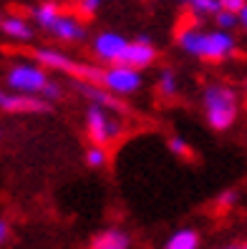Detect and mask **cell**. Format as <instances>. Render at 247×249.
<instances>
[{
  "mask_svg": "<svg viewBox=\"0 0 247 249\" xmlns=\"http://www.w3.org/2000/svg\"><path fill=\"white\" fill-rule=\"evenodd\" d=\"M235 249H247V239H245V242H237V244H235Z\"/></svg>",
  "mask_w": 247,
  "mask_h": 249,
  "instance_id": "obj_27",
  "label": "cell"
},
{
  "mask_svg": "<svg viewBox=\"0 0 247 249\" xmlns=\"http://www.w3.org/2000/svg\"><path fill=\"white\" fill-rule=\"evenodd\" d=\"M245 93H247V78H245Z\"/></svg>",
  "mask_w": 247,
  "mask_h": 249,
  "instance_id": "obj_30",
  "label": "cell"
},
{
  "mask_svg": "<svg viewBox=\"0 0 247 249\" xmlns=\"http://www.w3.org/2000/svg\"><path fill=\"white\" fill-rule=\"evenodd\" d=\"M83 161L89 169H104L109 164V149L106 146H98V143H91L89 149L83 151Z\"/></svg>",
  "mask_w": 247,
  "mask_h": 249,
  "instance_id": "obj_18",
  "label": "cell"
},
{
  "mask_svg": "<svg viewBox=\"0 0 247 249\" xmlns=\"http://www.w3.org/2000/svg\"><path fill=\"white\" fill-rule=\"evenodd\" d=\"M156 58H159V51L154 46V40L149 36H136V38H132V43H129L124 66H132L136 71H144V68L154 66Z\"/></svg>",
  "mask_w": 247,
  "mask_h": 249,
  "instance_id": "obj_10",
  "label": "cell"
},
{
  "mask_svg": "<svg viewBox=\"0 0 247 249\" xmlns=\"http://www.w3.org/2000/svg\"><path fill=\"white\" fill-rule=\"evenodd\" d=\"M202 111H205V121L212 131H220V134L229 131L240 113V93L229 83L212 81L202 91Z\"/></svg>",
  "mask_w": 247,
  "mask_h": 249,
  "instance_id": "obj_2",
  "label": "cell"
},
{
  "mask_svg": "<svg viewBox=\"0 0 247 249\" xmlns=\"http://www.w3.org/2000/svg\"><path fill=\"white\" fill-rule=\"evenodd\" d=\"M63 86L61 83H58V81H48V86H46V89H43V93H40V98H46L48 101V104H53V101H61L63 98Z\"/></svg>",
  "mask_w": 247,
  "mask_h": 249,
  "instance_id": "obj_22",
  "label": "cell"
},
{
  "mask_svg": "<svg viewBox=\"0 0 247 249\" xmlns=\"http://www.w3.org/2000/svg\"><path fill=\"white\" fill-rule=\"evenodd\" d=\"M124 128H126V124L119 119L116 111L89 104V108H86V134H89L91 143L106 146V143L119 139L124 134Z\"/></svg>",
  "mask_w": 247,
  "mask_h": 249,
  "instance_id": "obj_4",
  "label": "cell"
},
{
  "mask_svg": "<svg viewBox=\"0 0 247 249\" xmlns=\"http://www.w3.org/2000/svg\"><path fill=\"white\" fill-rule=\"evenodd\" d=\"M199 244H202L199 231L192 227H184V229H177L164 242V249H199Z\"/></svg>",
  "mask_w": 247,
  "mask_h": 249,
  "instance_id": "obj_15",
  "label": "cell"
},
{
  "mask_svg": "<svg viewBox=\"0 0 247 249\" xmlns=\"http://www.w3.org/2000/svg\"><path fill=\"white\" fill-rule=\"evenodd\" d=\"M184 8H190L194 18H214L222 10L220 0H182Z\"/></svg>",
  "mask_w": 247,
  "mask_h": 249,
  "instance_id": "obj_17",
  "label": "cell"
},
{
  "mask_svg": "<svg viewBox=\"0 0 247 249\" xmlns=\"http://www.w3.org/2000/svg\"><path fill=\"white\" fill-rule=\"evenodd\" d=\"M61 13H63V8H61L58 0H43V3H38L33 8V23L40 28V31H48Z\"/></svg>",
  "mask_w": 247,
  "mask_h": 249,
  "instance_id": "obj_14",
  "label": "cell"
},
{
  "mask_svg": "<svg viewBox=\"0 0 247 249\" xmlns=\"http://www.w3.org/2000/svg\"><path fill=\"white\" fill-rule=\"evenodd\" d=\"M46 33H51L56 40H61V43H83L86 36H89V31H86V25L78 16H74V13H61L53 25L48 28Z\"/></svg>",
  "mask_w": 247,
  "mask_h": 249,
  "instance_id": "obj_9",
  "label": "cell"
},
{
  "mask_svg": "<svg viewBox=\"0 0 247 249\" xmlns=\"http://www.w3.org/2000/svg\"><path fill=\"white\" fill-rule=\"evenodd\" d=\"M101 3H104V0H78L76 8H78L81 16H94V13H98Z\"/></svg>",
  "mask_w": 247,
  "mask_h": 249,
  "instance_id": "obj_23",
  "label": "cell"
},
{
  "mask_svg": "<svg viewBox=\"0 0 247 249\" xmlns=\"http://www.w3.org/2000/svg\"><path fill=\"white\" fill-rule=\"evenodd\" d=\"M36 63L43 66L46 71H58V73H66L71 78H78V81H91L96 83L101 76V68L98 66H89V63H81L76 58H71L68 53L58 51V48H36L33 53Z\"/></svg>",
  "mask_w": 247,
  "mask_h": 249,
  "instance_id": "obj_3",
  "label": "cell"
},
{
  "mask_svg": "<svg viewBox=\"0 0 247 249\" xmlns=\"http://www.w3.org/2000/svg\"><path fill=\"white\" fill-rule=\"evenodd\" d=\"M129 247H132V237L116 227H109L104 231L94 234L89 242V249H129Z\"/></svg>",
  "mask_w": 247,
  "mask_h": 249,
  "instance_id": "obj_12",
  "label": "cell"
},
{
  "mask_svg": "<svg viewBox=\"0 0 247 249\" xmlns=\"http://www.w3.org/2000/svg\"><path fill=\"white\" fill-rule=\"evenodd\" d=\"M0 23H3V16H0Z\"/></svg>",
  "mask_w": 247,
  "mask_h": 249,
  "instance_id": "obj_31",
  "label": "cell"
},
{
  "mask_svg": "<svg viewBox=\"0 0 247 249\" xmlns=\"http://www.w3.org/2000/svg\"><path fill=\"white\" fill-rule=\"evenodd\" d=\"M0 31H3L10 40H18V43L33 40V23L23 16H3Z\"/></svg>",
  "mask_w": 247,
  "mask_h": 249,
  "instance_id": "obj_13",
  "label": "cell"
},
{
  "mask_svg": "<svg viewBox=\"0 0 247 249\" xmlns=\"http://www.w3.org/2000/svg\"><path fill=\"white\" fill-rule=\"evenodd\" d=\"M0 111H5V113H46V111H51V104L40 96H28V93L0 89Z\"/></svg>",
  "mask_w": 247,
  "mask_h": 249,
  "instance_id": "obj_8",
  "label": "cell"
},
{
  "mask_svg": "<svg viewBox=\"0 0 247 249\" xmlns=\"http://www.w3.org/2000/svg\"><path fill=\"white\" fill-rule=\"evenodd\" d=\"M132 38H126L116 31H101L91 38V55L104 66H124Z\"/></svg>",
  "mask_w": 247,
  "mask_h": 249,
  "instance_id": "obj_7",
  "label": "cell"
},
{
  "mask_svg": "<svg viewBox=\"0 0 247 249\" xmlns=\"http://www.w3.org/2000/svg\"><path fill=\"white\" fill-rule=\"evenodd\" d=\"M96 83L104 86V89L111 91L114 96L129 98V96H134L144 89V73L132 68V66H104Z\"/></svg>",
  "mask_w": 247,
  "mask_h": 249,
  "instance_id": "obj_6",
  "label": "cell"
},
{
  "mask_svg": "<svg viewBox=\"0 0 247 249\" xmlns=\"http://www.w3.org/2000/svg\"><path fill=\"white\" fill-rule=\"evenodd\" d=\"M48 81H51L48 71L38 66L36 61H18L5 73L8 89L18 91V93H28V96H40L43 89L48 86Z\"/></svg>",
  "mask_w": 247,
  "mask_h": 249,
  "instance_id": "obj_5",
  "label": "cell"
},
{
  "mask_svg": "<svg viewBox=\"0 0 247 249\" xmlns=\"http://www.w3.org/2000/svg\"><path fill=\"white\" fill-rule=\"evenodd\" d=\"M220 5H222V10H229V13H237L240 16V10L247 5V0H220Z\"/></svg>",
  "mask_w": 247,
  "mask_h": 249,
  "instance_id": "obj_24",
  "label": "cell"
},
{
  "mask_svg": "<svg viewBox=\"0 0 247 249\" xmlns=\"http://www.w3.org/2000/svg\"><path fill=\"white\" fill-rule=\"evenodd\" d=\"M217 249H235V244H222V247H217Z\"/></svg>",
  "mask_w": 247,
  "mask_h": 249,
  "instance_id": "obj_28",
  "label": "cell"
},
{
  "mask_svg": "<svg viewBox=\"0 0 247 249\" xmlns=\"http://www.w3.org/2000/svg\"><path fill=\"white\" fill-rule=\"evenodd\" d=\"M177 43L187 55L207 63H222L237 51V40L232 36V31H222V28L207 31V28L187 25L177 33Z\"/></svg>",
  "mask_w": 247,
  "mask_h": 249,
  "instance_id": "obj_1",
  "label": "cell"
},
{
  "mask_svg": "<svg viewBox=\"0 0 247 249\" xmlns=\"http://www.w3.org/2000/svg\"><path fill=\"white\" fill-rule=\"evenodd\" d=\"M167 149H169V154H174L177 159H190L192 156V146L187 143V139L184 136H169V141H167Z\"/></svg>",
  "mask_w": 247,
  "mask_h": 249,
  "instance_id": "obj_19",
  "label": "cell"
},
{
  "mask_svg": "<svg viewBox=\"0 0 247 249\" xmlns=\"http://www.w3.org/2000/svg\"><path fill=\"white\" fill-rule=\"evenodd\" d=\"M237 18H240V28H242V31L247 33V5L240 10V16H237Z\"/></svg>",
  "mask_w": 247,
  "mask_h": 249,
  "instance_id": "obj_26",
  "label": "cell"
},
{
  "mask_svg": "<svg viewBox=\"0 0 247 249\" xmlns=\"http://www.w3.org/2000/svg\"><path fill=\"white\" fill-rule=\"evenodd\" d=\"M217 23V28H222V31H232L235 25H240V18H237V13H229V10H220L217 16L212 18Z\"/></svg>",
  "mask_w": 247,
  "mask_h": 249,
  "instance_id": "obj_21",
  "label": "cell"
},
{
  "mask_svg": "<svg viewBox=\"0 0 247 249\" xmlns=\"http://www.w3.org/2000/svg\"><path fill=\"white\" fill-rule=\"evenodd\" d=\"M8 239H10V224L5 222V219H0V247H3Z\"/></svg>",
  "mask_w": 247,
  "mask_h": 249,
  "instance_id": "obj_25",
  "label": "cell"
},
{
  "mask_svg": "<svg viewBox=\"0 0 247 249\" xmlns=\"http://www.w3.org/2000/svg\"><path fill=\"white\" fill-rule=\"evenodd\" d=\"M74 86H76V91H78L86 101H89V104L104 106V108L116 111V113H126V106L121 104V98L114 96L111 91H106L104 86L91 83V81H78V78H74Z\"/></svg>",
  "mask_w": 247,
  "mask_h": 249,
  "instance_id": "obj_11",
  "label": "cell"
},
{
  "mask_svg": "<svg viewBox=\"0 0 247 249\" xmlns=\"http://www.w3.org/2000/svg\"><path fill=\"white\" fill-rule=\"evenodd\" d=\"M237 201H240V192H237V189H225L222 194H217L214 209H217V212H227V209L235 207Z\"/></svg>",
  "mask_w": 247,
  "mask_h": 249,
  "instance_id": "obj_20",
  "label": "cell"
},
{
  "mask_svg": "<svg viewBox=\"0 0 247 249\" xmlns=\"http://www.w3.org/2000/svg\"><path fill=\"white\" fill-rule=\"evenodd\" d=\"M156 91L162 98H174L179 91V78H177V73H174L171 68H162L159 71V76H156Z\"/></svg>",
  "mask_w": 247,
  "mask_h": 249,
  "instance_id": "obj_16",
  "label": "cell"
},
{
  "mask_svg": "<svg viewBox=\"0 0 247 249\" xmlns=\"http://www.w3.org/2000/svg\"><path fill=\"white\" fill-rule=\"evenodd\" d=\"M68 3H74V5H78V0H68Z\"/></svg>",
  "mask_w": 247,
  "mask_h": 249,
  "instance_id": "obj_29",
  "label": "cell"
}]
</instances>
